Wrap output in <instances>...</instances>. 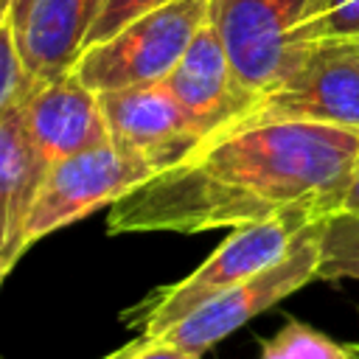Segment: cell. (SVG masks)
Masks as SVG:
<instances>
[{"mask_svg": "<svg viewBox=\"0 0 359 359\" xmlns=\"http://www.w3.org/2000/svg\"><path fill=\"white\" fill-rule=\"evenodd\" d=\"M345 351H348V359H359V339L356 342H348Z\"/></svg>", "mask_w": 359, "mask_h": 359, "instance_id": "cell-21", "label": "cell"}, {"mask_svg": "<svg viewBox=\"0 0 359 359\" xmlns=\"http://www.w3.org/2000/svg\"><path fill=\"white\" fill-rule=\"evenodd\" d=\"M20 255H22L20 250H3V252H0V286H3V280L8 278V272L14 269V264L20 261Z\"/></svg>", "mask_w": 359, "mask_h": 359, "instance_id": "cell-20", "label": "cell"}, {"mask_svg": "<svg viewBox=\"0 0 359 359\" xmlns=\"http://www.w3.org/2000/svg\"><path fill=\"white\" fill-rule=\"evenodd\" d=\"M45 165L28 137L20 101L0 115V252L20 250L22 227Z\"/></svg>", "mask_w": 359, "mask_h": 359, "instance_id": "cell-12", "label": "cell"}, {"mask_svg": "<svg viewBox=\"0 0 359 359\" xmlns=\"http://www.w3.org/2000/svg\"><path fill=\"white\" fill-rule=\"evenodd\" d=\"M3 3H8V6H11V0H3Z\"/></svg>", "mask_w": 359, "mask_h": 359, "instance_id": "cell-23", "label": "cell"}, {"mask_svg": "<svg viewBox=\"0 0 359 359\" xmlns=\"http://www.w3.org/2000/svg\"><path fill=\"white\" fill-rule=\"evenodd\" d=\"M104 359H202V353H194L188 348H180L163 337H143L137 334L132 342L118 348L115 353Z\"/></svg>", "mask_w": 359, "mask_h": 359, "instance_id": "cell-18", "label": "cell"}, {"mask_svg": "<svg viewBox=\"0 0 359 359\" xmlns=\"http://www.w3.org/2000/svg\"><path fill=\"white\" fill-rule=\"evenodd\" d=\"M165 3H171V0H104L101 3V11H98V17H95V22L90 28V34H87V45L84 48H90V45L112 36L129 20L146 14V11L157 8V6H165Z\"/></svg>", "mask_w": 359, "mask_h": 359, "instance_id": "cell-17", "label": "cell"}, {"mask_svg": "<svg viewBox=\"0 0 359 359\" xmlns=\"http://www.w3.org/2000/svg\"><path fill=\"white\" fill-rule=\"evenodd\" d=\"M359 163V129L244 118L160 168L140 188L109 205L107 230L208 233L314 205L337 213Z\"/></svg>", "mask_w": 359, "mask_h": 359, "instance_id": "cell-1", "label": "cell"}, {"mask_svg": "<svg viewBox=\"0 0 359 359\" xmlns=\"http://www.w3.org/2000/svg\"><path fill=\"white\" fill-rule=\"evenodd\" d=\"M244 118H289L359 129V42L317 39L300 67L264 93Z\"/></svg>", "mask_w": 359, "mask_h": 359, "instance_id": "cell-7", "label": "cell"}, {"mask_svg": "<svg viewBox=\"0 0 359 359\" xmlns=\"http://www.w3.org/2000/svg\"><path fill=\"white\" fill-rule=\"evenodd\" d=\"M323 0H210V22L241 84L258 98L286 81L311 45Z\"/></svg>", "mask_w": 359, "mask_h": 359, "instance_id": "cell-3", "label": "cell"}, {"mask_svg": "<svg viewBox=\"0 0 359 359\" xmlns=\"http://www.w3.org/2000/svg\"><path fill=\"white\" fill-rule=\"evenodd\" d=\"M98 101L109 137L132 151L151 157L160 168L171 165L199 143V135L188 123L165 81L107 90L98 93Z\"/></svg>", "mask_w": 359, "mask_h": 359, "instance_id": "cell-10", "label": "cell"}, {"mask_svg": "<svg viewBox=\"0 0 359 359\" xmlns=\"http://www.w3.org/2000/svg\"><path fill=\"white\" fill-rule=\"evenodd\" d=\"M6 17H8V3H3V0H0V22H3Z\"/></svg>", "mask_w": 359, "mask_h": 359, "instance_id": "cell-22", "label": "cell"}, {"mask_svg": "<svg viewBox=\"0 0 359 359\" xmlns=\"http://www.w3.org/2000/svg\"><path fill=\"white\" fill-rule=\"evenodd\" d=\"M28 87H31V76L25 73V65L20 59V50H17V42H14L8 17H6L0 22V115L8 107H14L25 95Z\"/></svg>", "mask_w": 359, "mask_h": 359, "instance_id": "cell-15", "label": "cell"}, {"mask_svg": "<svg viewBox=\"0 0 359 359\" xmlns=\"http://www.w3.org/2000/svg\"><path fill=\"white\" fill-rule=\"evenodd\" d=\"M323 216H331V210L314 205H297L269 219L233 227L230 236L191 275L146 294L137 306H132L123 314V323L143 337L163 334L205 300L280 261L292 250L297 236Z\"/></svg>", "mask_w": 359, "mask_h": 359, "instance_id": "cell-2", "label": "cell"}, {"mask_svg": "<svg viewBox=\"0 0 359 359\" xmlns=\"http://www.w3.org/2000/svg\"><path fill=\"white\" fill-rule=\"evenodd\" d=\"M157 171L160 165L151 157L132 151L112 137L50 163L39 180L22 227L25 250L42 236L62 230L98 208L115 205Z\"/></svg>", "mask_w": 359, "mask_h": 359, "instance_id": "cell-5", "label": "cell"}, {"mask_svg": "<svg viewBox=\"0 0 359 359\" xmlns=\"http://www.w3.org/2000/svg\"><path fill=\"white\" fill-rule=\"evenodd\" d=\"M208 20L210 0H171L84 48L73 73L95 93L165 81Z\"/></svg>", "mask_w": 359, "mask_h": 359, "instance_id": "cell-4", "label": "cell"}, {"mask_svg": "<svg viewBox=\"0 0 359 359\" xmlns=\"http://www.w3.org/2000/svg\"><path fill=\"white\" fill-rule=\"evenodd\" d=\"M20 109L45 168L62 157L109 140L98 93L73 70L48 81H31L20 98Z\"/></svg>", "mask_w": 359, "mask_h": 359, "instance_id": "cell-9", "label": "cell"}, {"mask_svg": "<svg viewBox=\"0 0 359 359\" xmlns=\"http://www.w3.org/2000/svg\"><path fill=\"white\" fill-rule=\"evenodd\" d=\"M165 84L180 101L199 140L241 121L258 101V95L250 93L236 76L224 42L210 20L199 28Z\"/></svg>", "mask_w": 359, "mask_h": 359, "instance_id": "cell-8", "label": "cell"}, {"mask_svg": "<svg viewBox=\"0 0 359 359\" xmlns=\"http://www.w3.org/2000/svg\"><path fill=\"white\" fill-rule=\"evenodd\" d=\"M261 359H348V351L314 325L286 320L269 339L261 342Z\"/></svg>", "mask_w": 359, "mask_h": 359, "instance_id": "cell-14", "label": "cell"}, {"mask_svg": "<svg viewBox=\"0 0 359 359\" xmlns=\"http://www.w3.org/2000/svg\"><path fill=\"white\" fill-rule=\"evenodd\" d=\"M104 0H11L8 25L31 81L73 70Z\"/></svg>", "mask_w": 359, "mask_h": 359, "instance_id": "cell-11", "label": "cell"}, {"mask_svg": "<svg viewBox=\"0 0 359 359\" xmlns=\"http://www.w3.org/2000/svg\"><path fill=\"white\" fill-rule=\"evenodd\" d=\"M311 36L359 42V0H323L311 22Z\"/></svg>", "mask_w": 359, "mask_h": 359, "instance_id": "cell-16", "label": "cell"}, {"mask_svg": "<svg viewBox=\"0 0 359 359\" xmlns=\"http://www.w3.org/2000/svg\"><path fill=\"white\" fill-rule=\"evenodd\" d=\"M339 210H345V213H359V163H356V168H353V177H351V182H348V191H345V196H342Z\"/></svg>", "mask_w": 359, "mask_h": 359, "instance_id": "cell-19", "label": "cell"}, {"mask_svg": "<svg viewBox=\"0 0 359 359\" xmlns=\"http://www.w3.org/2000/svg\"><path fill=\"white\" fill-rule=\"evenodd\" d=\"M317 280H359V213L328 216Z\"/></svg>", "mask_w": 359, "mask_h": 359, "instance_id": "cell-13", "label": "cell"}, {"mask_svg": "<svg viewBox=\"0 0 359 359\" xmlns=\"http://www.w3.org/2000/svg\"><path fill=\"white\" fill-rule=\"evenodd\" d=\"M325 224H328V216L311 222L280 261L238 280L236 286L219 292L216 297L205 300L202 306L188 311L182 320H177L171 328H165L157 337H163L180 348H188L194 353H205L208 348H213L216 342L230 337L236 328H241L261 311L272 309L283 297H289L297 289H303L306 283L317 280Z\"/></svg>", "mask_w": 359, "mask_h": 359, "instance_id": "cell-6", "label": "cell"}]
</instances>
